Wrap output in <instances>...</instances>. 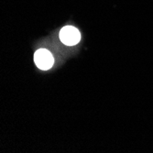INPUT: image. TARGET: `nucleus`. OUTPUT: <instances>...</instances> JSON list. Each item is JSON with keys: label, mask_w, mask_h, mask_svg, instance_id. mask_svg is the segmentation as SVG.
I'll return each instance as SVG.
<instances>
[{"label": "nucleus", "mask_w": 153, "mask_h": 153, "mask_svg": "<svg viewBox=\"0 0 153 153\" xmlns=\"http://www.w3.org/2000/svg\"><path fill=\"white\" fill-rule=\"evenodd\" d=\"M60 39L67 46H74L80 41L81 34L75 27L66 26L60 31Z\"/></svg>", "instance_id": "nucleus-1"}, {"label": "nucleus", "mask_w": 153, "mask_h": 153, "mask_svg": "<svg viewBox=\"0 0 153 153\" xmlns=\"http://www.w3.org/2000/svg\"><path fill=\"white\" fill-rule=\"evenodd\" d=\"M34 62L39 69L46 71L52 67L54 59L48 50L39 49L34 54Z\"/></svg>", "instance_id": "nucleus-2"}]
</instances>
